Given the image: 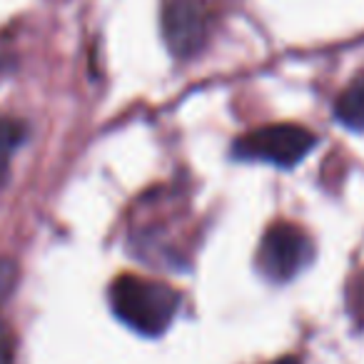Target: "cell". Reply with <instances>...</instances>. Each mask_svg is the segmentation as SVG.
Instances as JSON below:
<instances>
[{
    "mask_svg": "<svg viewBox=\"0 0 364 364\" xmlns=\"http://www.w3.org/2000/svg\"><path fill=\"white\" fill-rule=\"evenodd\" d=\"M110 307L122 324L145 337H157L175 319L180 292L157 279L122 274L110 284Z\"/></svg>",
    "mask_w": 364,
    "mask_h": 364,
    "instance_id": "cell-1",
    "label": "cell"
},
{
    "mask_svg": "<svg viewBox=\"0 0 364 364\" xmlns=\"http://www.w3.org/2000/svg\"><path fill=\"white\" fill-rule=\"evenodd\" d=\"M314 145H317V137L307 127L292 125V122H279V125H267L242 135L235 142L232 155L237 160L294 167L312 152Z\"/></svg>",
    "mask_w": 364,
    "mask_h": 364,
    "instance_id": "cell-2",
    "label": "cell"
},
{
    "mask_svg": "<svg viewBox=\"0 0 364 364\" xmlns=\"http://www.w3.org/2000/svg\"><path fill=\"white\" fill-rule=\"evenodd\" d=\"M314 257L312 240L292 223H274L257 250V267L272 282L294 279Z\"/></svg>",
    "mask_w": 364,
    "mask_h": 364,
    "instance_id": "cell-3",
    "label": "cell"
},
{
    "mask_svg": "<svg viewBox=\"0 0 364 364\" xmlns=\"http://www.w3.org/2000/svg\"><path fill=\"white\" fill-rule=\"evenodd\" d=\"M210 8L205 0H165L162 36L175 58H193L208 43Z\"/></svg>",
    "mask_w": 364,
    "mask_h": 364,
    "instance_id": "cell-4",
    "label": "cell"
},
{
    "mask_svg": "<svg viewBox=\"0 0 364 364\" xmlns=\"http://www.w3.org/2000/svg\"><path fill=\"white\" fill-rule=\"evenodd\" d=\"M334 117L344 127L354 132L364 130V73L354 77V82L342 90V95L334 102Z\"/></svg>",
    "mask_w": 364,
    "mask_h": 364,
    "instance_id": "cell-5",
    "label": "cell"
},
{
    "mask_svg": "<svg viewBox=\"0 0 364 364\" xmlns=\"http://www.w3.org/2000/svg\"><path fill=\"white\" fill-rule=\"evenodd\" d=\"M23 135H26V130H23L21 122L0 117V175L6 172L8 162H11V155L23 142Z\"/></svg>",
    "mask_w": 364,
    "mask_h": 364,
    "instance_id": "cell-6",
    "label": "cell"
},
{
    "mask_svg": "<svg viewBox=\"0 0 364 364\" xmlns=\"http://www.w3.org/2000/svg\"><path fill=\"white\" fill-rule=\"evenodd\" d=\"M18 284V264L8 257H0V307L8 302Z\"/></svg>",
    "mask_w": 364,
    "mask_h": 364,
    "instance_id": "cell-7",
    "label": "cell"
},
{
    "mask_svg": "<svg viewBox=\"0 0 364 364\" xmlns=\"http://www.w3.org/2000/svg\"><path fill=\"white\" fill-rule=\"evenodd\" d=\"M272 364H299V359H294V357H282V359H277V362H272Z\"/></svg>",
    "mask_w": 364,
    "mask_h": 364,
    "instance_id": "cell-8",
    "label": "cell"
}]
</instances>
